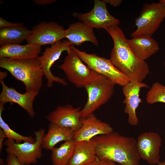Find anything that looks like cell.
<instances>
[{
    "instance_id": "1",
    "label": "cell",
    "mask_w": 165,
    "mask_h": 165,
    "mask_svg": "<svg viewBox=\"0 0 165 165\" xmlns=\"http://www.w3.org/2000/svg\"><path fill=\"white\" fill-rule=\"evenodd\" d=\"M104 29L110 35L113 42L110 59L112 63L130 81L142 82L149 73L148 63L135 55L118 25Z\"/></svg>"
},
{
    "instance_id": "2",
    "label": "cell",
    "mask_w": 165,
    "mask_h": 165,
    "mask_svg": "<svg viewBox=\"0 0 165 165\" xmlns=\"http://www.w3.org/2000/svg\"><path fill=\"white\" fill-rule=\"evenodd\" d=\"M91 140L98 159L123 165H140L141 158L135 138L113 131L96 136Z\"/></svg>"
},
{
    "instance_id": "3",
    "label": "cell",
    "mask_w": 165,
    "mask_h": 165,
    "mask_svg": "<svg viewBox=\"0 0 165 165\" xmlns=\"http://www.w3.org/2000/svg\"><path fill=\"white\" fill-rule=\"evenodd\" d=\"M0 67L7 70L24 85L26 92H39L42 82L43 72L36 59L19 60L0 58Z\"/></svg>"
},
{
    "instance_id": "4",
    "label": "cell",
    "mask_w": 165,
    "mask_h": 165,
    "mask_svg": "<svg viewBox=\"0 0 165 165\" xmlns=\"http://www.w3.org/2000/svg\"><path fill=\"white\" fill-rule=\"evenodd\" d=\"M116 84L105 77L99 75L84 87L87 94L86 102L80 110L81 118L93 114L106 104L113 96Z\"/></svg>"
},
{
    "instance_id": "5",
    "label": "cell",
    "mask_w": 165,
    "mask_h": 165,
    "mask_svg": "<svg viewBox=\"0 0 165 165\" xmlns=\"http://www.w3.org/2000/svg\"><path fill=\"white\" fill-rule=\"evenodd\" d=\"M73 45L67 51L63 63L59 67L65 74L71 83L78 88L84 87L99 75L85 64Z\"/></svg>"
},
{
    "instance_id": "6",
    "label": "cell",
    "mask_w": 165,
    "mask_h": 165,
    "mask_svg": "<svg viewBox=\"0 0 165 165\" xmlns=\"http://www.w3.org/2000/svg\"><path fill=\"white\" fill-rule=\"evenodd\" d=\"M165 19V4L145 3L135 20L136 30L131 34L132 37L140 36H152Z\"/></svg>"
},
{
    "instance_id": "7",
    "label": "cell",
    "mask_w": 165,
    "mask_h": 165,
    "mask_svg": "<svg viewBox=\"0 0 165 165\" xmlns=\"http://www.w3.org/2000/svg\"><path fill=\"white\" fill-rule=\"evenodd\" d=\"M45 133L43 129L35 131V141L33 143L24 141L18 143L7 138L4 144L6 146V151L8 154L14 155L23 164H36L42 155V144Z\"/></svg>"
},
{
    "instance_id": "8",
    "label": "cell",
    "mask_w": 165,
    "mask_h": 165,
    "mask_svg": "<svg viewBox=\"0 0 165 165\" xmlns=\"http://www.w3.org/2000/svg\"><path fill=\"white\" fill-rule=\"evenodd\" d=\"M75 50L82 61L90 69L116 85L123 86L130 81L113 64L110 59L94 53H88L77 48Z\"/></svg>"
},
{
    "instance_id": "9",
    "label": "cell",
    "mask_w": 165,
    "mask_h": 165,
    "mask_svg": "<svg viewBox=\"0 0 165 165\" xmlns=\"http://www.w3.org/2000/svg\"><path fill=\"white\" fill-rule=\"evenodd\" d=\"M72 45L68 40L58 41L50 47H46L42 55L37 58L40 63L44 76L47 80V88L52 87L55 82L64 86L68 85L67 82L63 79L54 76L52 73L51 68L59 58L62 53L64 51H67Z\"/></svg>"
},
{
    "instance_id": "10",
    "label": "cell",
    "mask_w": 165,
    "mask_h": 165,
    "mask_svg": "<svg viewBox=\"0 0 165 165\" xmlns=\"http://www.w3.org/2000/svg\"><path fill=\"white\" fill-rule=\"evenodd\" d=\"M64 30L62 26L54 21L42 22L34 26L31 32L26 41L41 46L51 45L64 38Z\"/></svg>"
},
{
    "instance_id": "11",
    "label": "cell",
    "mask_w": 165,
    "mask_h": 165,
    "mask_svg": "<svg viewBox=\"0 0 165 165\" xmlns=\"http://www.w3.org/2000/svg\"><path fill=\"white\" fill-rule=\"evenodd\" d=\"M93 9L88 13H75L73 16L93 28L104 29L108 27L118 25L120 21L111 15L104 0H95Z\"/></svg>"
},
{
    "instance_id": "12",
    "label": "cell",
    "mask_w": 165,
    "mask_h": 165,
    "mask_svg": "<svg viewBox=\"0 0 165 165\" xmlns=\"http://www.w3.org/2000/svg\"><path fill=\"white\" fill-rule=\"evenodd\" d=\"M137 141L141 159L150 164H157L160 162V151L162 142L160 135L154 132H145L138 136Z\"/></svg>"
},
{
    "instance_id": "13",
    "label": "cell",
    "mask_w": 165,
    "mask_h": 165,
    "mask_svg": "<svg viewBox=\"0 0 165 165\" xmlns=\"http://www.w3.org/2000/svg\"><path fill=\"white\" fill-rule=\"evenodd\" d=\"M81 127L73 132L72 140L75 142L90 141L96 136L108 134L113 131L109 124L101 121L94 113L81 118Z\"/></svg>"
},
{
    "instance_id": "14",
    "label": "cell",
    "mask_w": 165,
    "mask_h": 165,
    "mask_svg": "<svg viewBox=\"0 0 165 165\" xmlns=\"http://www.w3.org/2000/svg\"><path fill=\"white\" fill-rule=\"evenodd\" d=\"M81 109V107L75 108L71 105L59 106L48 114L46 118L50 123L70 128L75 131L81 126L79 113Z\"/></svg>"
},
{
    "instance_id": "15",
    "label": "cell",
    "mask_w": 165,
    "mask_h": 165,
    "mask_svg": "<svg viewBox=\"0 0 165 165\" xmlns=\"http://www.w3.org/2000/svg\"><path fill=\"white\" fill-rule=\"evenodd\" d=\"M122 91L125 99L123 103L125 104L124 112L128 115V122L131 125H138V119L136 114V110L142 101L140 97V92L142 88H148L145 83L135 81H130L122 86Z\"/></svg>"
},
{
    "instance_id": "16",
    "label": "cell",
    "mask_w": 165,
    "mask_h": 165,
    "mask_svg": "<svg viewBox=\"0 0 165 165\" xmlns=\"http://www.w3.org/2000/svg\"><path fill=\"white\" fill-rule=\"evenodd\" d=\"M2 90L0 94V103L4 105L8 102L15 103L25 110L31 117H34L35 113L33 108L35 98L39 92H28L21 94L12 87H8L3 80H0Z\"/></svg>"
},
{
    "instance_id": "17",
    "label": "cell",
    "mask_w": 165,
    "mask_h": 165,
    "mask_svg": "<svg viewBox=\"0 0 165 165\" xmlns=\"http://www.w3.org/2000/svg\"><path fill=\"white\" fill-rule=\"evenodd\" d=\"M41 47L34 43H28L24 45L7 44L1 47L0 58L19 60L36 59L41 53Z\"/></svg>"
},
{
    "instance_id": "18",
    "label": "cell",
    "mask_w": 165,
    "mask_h": 165,
    "mask_svg": "<svg viewBox=\"0 0 165 165\" xmlns=\"http://www.w3.org/2000/svg\"><path fill=\"white\" fill-rule=\"evenodd\" d=\"M93 28L81 22L71 24L64 30V38L73 45L79 46L85 42H89L96 46L98 45Z\"/></svg>"
},
{
    "instance_id": "19",
    "label": "cell",
    "mask_w": 165,
    "mask_h": 165,
    "mask_svg": "<svg viewBox=\"0 0 165 165\" xmlns=\"http://www.w3.org/2000/svg\"><path fill=\"white\" fill-rule=\"evenodd\" d=\"M128 41L135 55L142 60L148 59L160 50L158 42L152 36H138Z\"/></svg>"
},
{
    "instance_id": "20",
    "label": "cell",
    "mask_w": 165,
    "mask_h": 165,
    "mask_svg": "<svg viewBox=\"0 0 165 165\" xmlns=\"http://www.w3.org/2000/svg\"><path fill=\"white\" fill-rule=\"evenodd\" d=\"M73 132L70 128L62 127L50 123L48 130L42 139V148L51 150L60 142L72 141Z\"/></svg>"
},
{
    "instance_id": "21",
    "label": "cell",
    "mask_w": 165,
    "mask_h": 165,
    "mask_svg": "<svg viewBox=\"0 0 165 165\" xmlns=\"http://www.w3.org/2000/svg\"><path fill=\"white\" fill-rule=\"evenodd\" d=\"M97 158L91 140L75 142L73 153L68 165H86Z\"/></svg>"
},
{
    "instance_id": "22",
    "label": "cell",
    "mask_w": 165,
    "mask_h": 165,
    "mask_svg": "<svg viewBox=\"0 0 165 165\" xmlns=\"http://www.w3.org/2000/svg\"><path fill=\"white\" fill-rule=\"evenodd\" d=\"M31 30L28 29L21 23L15 26L0 28V46L19 44L30 35Z\"/></svg>"
},
{
    "instance_id": "23",
    "label": "cell",
    "mask_w": 165,
    "mask_h": 165,
    "mask_svg": "<svg viewBox=\"0 0 165 165\" xmlns=\"http://www.w3.org/2000/svg\"><path fill=\"white\" fill-rule=\"evenodd\" d=\"M75 142L73 140L65 141L59 147L51 151L53 165H68L72 156Z\"/></svg>"
},
{
    "instance_id": "24",
    "label": "cell",
    "mask_w": 165,
    "mask_h": 165,
    "mask_svg": "<svg viewBox=\"0 0 165 165\" xmlns=\"http://www.w3.org/2000/svg\"><path fill=\"white\" fill-rule=\"evenodd\" d=\"M4 109V105L0 103V127L4 134L8 139L13 140L16 143H20L22 141H28L33 143L35 138L31 136H25L22 135L11 129L6 123L2 117V113Z\"/></svg>"
},
{
    "instance_id": "25",
    "label": "cell",
    "mask_w": 165,
    "mask_h": 165,
    "mask_svg": "<svg viewBox=\"0 0 165 165\" xmlns=\"http://www.w3.org/2000/svg\"><path fill=\"white\" fill-rule=\"evenodd\" d=\"M146 100L149 104L157 102L165 103V86L159 82L153 83L147 93Z\"/></svg>"
},
{
    "instance_id": "26",
    "label": "cell",
    "mask_w": 165,
    "mask_h": 165,
    "mask_svg": "<svg viewBox=\"0 0 165 165\" xmlns=\"http://www.w3.org/2000/svg\"><path fill=\"white\" fill-rule=\"evenodd\" d=\"M5 165H25L20 163L14 155L8 154Z\"/></svg>"
},
{
    "instance_id": "27",
    "label": "cell",
    "mask_w": 165,
    "mask_h": 165,
    "mask_svg": "<svg viewBox=\"0 0 165 165\" xmlns=\"http://www.w3.org/2000/svg\"><path fill=\"white\" fill-rule=\"evenodd\" d=\"M21 23H14L10 22L0 17V28L10 27L19 25Z\"/></svg>"
},
{
    "instance_id": "28",
    "label": "cell",
    "mask_w": 165,
    "mask_h": 165,
    "mask_svg": "<svg viewBox=\"0 0 165 165\" xmlns=\"http://www.w3.org/2000/svg\"><path fill=\"white\" fill-rule=\"evenodd\" d=\"M86 165H111L108 161L101 160L98 158Z\"/></svg>"
},
{
    "instance_id": "29",
    "label": "cell",
    "mask_w": 165,
    "mask_h": 165,
    "mask_svg": "<svg viewBox=\"0 0 165 165\" xmlns=\"http://www.w3.org/2000/svg\"><path fill=\"white\" fill-rule=\"evenodd\" d=\"M33 2L36 4L44 5L50 4L56 1L55 0H34Z\"/></svg>"
},
{
    "instance_id": "30",
    "label": "cell",
    "mask_w": 165,
    "mask_h": 165,
    "mask_svg": "<svg viewBox=\"0 0 165 165\" xmlns=\"http://www.w3.org/2000/svg\"><path fill=\"white\" fill-rule=\"evenodd\" d=\"M106 4H109L114 6L117 7L119 6L122 3V0H104Z\"/></svg>"
},
{
    "instance_id": "31",
    "label": "cell",
    "mask_w": 165,
    "mask_h": 165,
    "mask_svg": "<svg viewBox=\"0 0 165 165\" xmlns=\"http://www.w3.org/2000/svg\"><path fill=\"white\" fill-rule=\"evenodd\" d=\"M6 137L4 133L2 130L0 129V152H2L3 144H4V140Z\"/></svg>"
},
{
    "instance_id": "32",
    "label": "cell",
    "mask_w": 165,
    "mask_h": 165,
    "mask_svg": "<svg viewBox=\"0 0 165 165\" xmlns=\"http://www.w3.org/2000/svg\"><path fill=\"white\" fill-rule=\"evenodd\" d=\"M0 80H3V79L6 77L7 75V74L6 72H0Z\"/></svg>"
},
{
    "instance_id": "33",
    "label": "cell",
    "mask_w": 165,
    "mask_h": 165,
    "mask_svg": "<svg viewBox=\"0 0 165 165\" xmlns=\"http://www.w3.org/2000/svg\"><path fill=\"white\" fill-rule=\"evenodd\" d=\"M157 165H165V160L162 162H159L157 164Z\"/></svg>"
},
{
    "instance_id": "34",
    "label": "cell",
    "mask_w": 165,
    "mask_h": 165,
    "mask_svg": "<svg viewBox=\"0 0 165 165\" xmlns=\"http://www.w3.org/2000/svg\"><path fill=\"white\" fill-rule=\"evenodd\" d=\"M109 161L110 162V163L111 165H116L115 163V162H112V161Z\"/></svg>"
},
{
    "instance_id": "35",
    "label": "cell",
    "mask_w": 165,
    "mask_h": 165,
    "mask_svg": "<svg viewBox=\"0 0 165 165\" xmlns=\"http://www.w3.org/2000/svg\"><path fill=\"white\" fill-rule=\"evenodd\" d=\"M159 1L165 4V0H160Z\"/></svg>"
},
{
    "instance_id": "36",
    "label": "cell",
    "mask_w": 165,
    "mask_h": 165,
    "mask_svg": "<svg viewBox=\"0 0 165 165\" xmlns=\"http://www.w3.org/2000/svg\"><path fill=\"white\" fill-rule=\"evenodd\" d=\"M164 66L165 68V61H164Z\"/></svg>"
},
{
    "instance_id": "37",
    "label": "cell",
    "mask_w": 165,
    "mask_h": 165,
    "mask_svg": "<svg viewBox=\"0 0 165 165\" xmlns=\"http://www.w3.org/2000/svg\"><path fill=\"white\" fill-rule=\"evenodd\" d=\"M120 165H122V164H120Z\"/></svg>"
}]
</instances>
